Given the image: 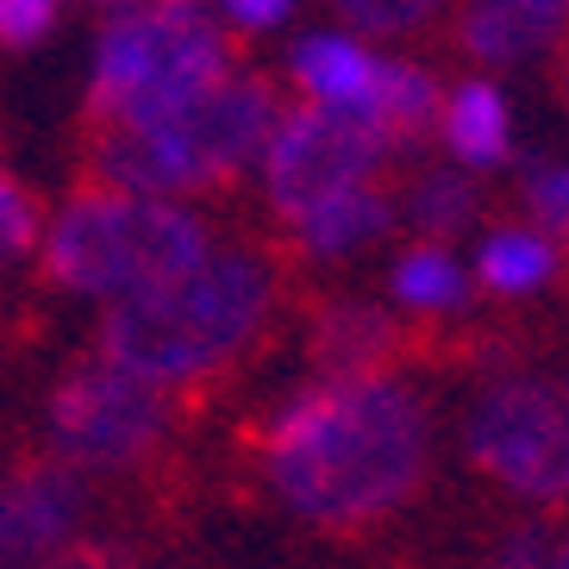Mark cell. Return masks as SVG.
<instances>
[{
	"label": "cell",
	"mask_w": 569,
	"mask_h": 569,
	"mask_svg": "<svg viewBox=\"0 0 569 569\" xmlns=\"http://www.w3.org/2000/svg\"><path fill=\"white\" fill-rule=\"evenodd\" d=\"M51 438L76 469H126L169 438V395L107 357H88L57 388Z\"/></svg>",
	"instance_id": "obj_8"
},
{
	"label": "cell",
	"mask_w": 569,
	"mask_h": 569,
	"mask_svg": "<svg viewBox=\"0 0 569 569\" xmlns=\"http://www.w3.org/2000/svg\"><path fill=\"white\" fill-rule=\"evenodd\" d=\"M388 295L407 313H457L469 301V269L445 244H413V251H401L395 269H388Z\"/></svg>",
	"instance_id": "obj_17"
},
{
	"label": "cell",
	"mask_w": 569,
	"mask_h": 569,
	"mask_svg": "<svg viewBox=\"0 0 569 569\" xmlns=\"http://www.w3.org/2000/svg\"><path fill=\"white\" fill-rule=\"evenodd\" d=\"M388 226H395V201L382 188H351V194H332V201H319L313 213L295 219V244L313 263H338V257L376 244Z\"/></svg>",
	"instance_id": "obj_13"
},
{
	"label": "cell",
	"mask_w": 569,
	"mask_h": 569,
	"mask_svg": "<svg viewBox=\"0 0 569 569\" xmlns=\"http://www.w3.org/2000/svg\"><path fill=\"white\" fill-rule=\"evenodd\" d=\"M38 251H44V276L57 288L119 307L132 295H151V288L188 276V269H201L219 244L201 207L88 188L44 226Z\"/></svg>",
	"instance_id": "obj_4"
},
{
	"label": "cell",
	"mask_w": 569,
	"mask_h": 569,
	"mask_svg": "<svg viewBox=\"0 0 569 569\" xmlns=\"http://www.w3.org/2000/svg\"><path fill=\"white\" fill-rule=\"evenodd\" d=\"M463 451L519 501H569V376L513 369L482 382L463 413Z\"/></svg>",
	"instance_id": "obj_6"
},
{
	"label": "cell",
	"mask_w": 569,
	"mask_h": 569,
	"mask_svg": "<svg viewBox=\"0 0 569 569\" xmlns=\"http://www.w3.org/2000/svg\"><path fill=\"white\" fill-rule=\"evenodd\" d=\"M376 63L357 32H307L288 51V76L313 107H338V113H363L369 119V94H376Z\"/></svg>",
	"instance_id": "obj_10"
},
{
	"label": "cell",
	"mask_w": 569,
	"mask_h": 569,
	"mask_svg": "<svg viewBox=\"0 0 569 569\" xmlns=\"http://www.w3.org/2000/svg\"><path fill=\"white\" fill-rule=\"evenodd\" d=\"M519 7H532V13H545L551 26H563V19H569V0H519Z\"/></svg>",
	"instance_id": "obj_25"
},
{
	"label": "cell",
	"mask_w": 569,
	"mask_h": 569,
	"mask_svg": "<svg viewBox=\"0 0 569 569\" xmlns=\"http://www.w3.org/2000/svg\"><path fill=\"white\" fill-rule=\"evenodd\" d=\"M282 119V94L263 76L232 69L226 82L151 132H101L94 144V182L113 194L144 201H182L201 188H226L232 176L263 163V144Z\"/></svg>",
	"instance_id": "obj_5"
},
{
	"label": "cell",
	"mask_w": 569,
	"mask_h": 569,
	"mask_svg": "<svg viewBox=\"0 0 569 569\" xmlns=\"http://www.w3.org/2000/svg\"><path fill=\"white\" fill-rule=\"evenodd\" d=\"M269 313H276V269L263 251L232 244L151 295L107 307L101 357L169 395L238 363L263 338Z\"/></svg>",
	"instance_id": "obj_2"
},
{
	"label": "cell",
	"mask_w": 569,
	"mask_h": 569,
	"mask_svg": "<svg viewBox=\"0 0 569 569\" xmlns=\"http://www.w3.org/2000/svg\"><path fill=\"white\" fill-rule=\"evenodd\" d=\"M557 276V244L538 226H501V232L482 238L476 251V282L501 301H519V295H538V288Z\"/></svg>",
	"instance_id": "obj_16"
},
{
	"label": "cell",
	"mask_w": 569,
	"mask_h": 569,
	"mask_svg": "<svg viewBox=\"0 0 569 569\" xmlns=\"http://www.w3.org/2000/svg\"><path fill=\"white\" fill-rule=\"evenodd\" d=\"M551 569H569V532L557 538V557H551Z\"/></svg>",
	"instance_id": "obj_26"
},
{
	"label": "cell",
	"mask_w": 569,
	"mask_h": 569,
	"mask_svg": "<svg viewBox=\"0 0 569 569\" xmlns=\"http://www.w3.org/2000/svg\"><path fill=\"white\" fill-rule=\"evenodd\" d=\"M232 69L226 26L207 0H144L101 19L88 113L101 119V132H151L207 101Z\"/></svg>",
	"instance_id": "obj_3"
},
{
	"label": "cell",
	"mask_w": 569,
	"mask_h": 569,
	"mask_svg": "<svg viewBox=\"0 0 569 569\" xmlns=\"http://www.w3.org/2000/svg\"><path fill=\"white\" fill-rule=\"evenodd\" d=\"M295 7L301 0H213V13L226 26H238V32H276V26H288Z\"/></svg>",
	"instance_id": "obj_24"
},
{
	"label": "cell",
	"mask_w": 569,
	"mask_h": 569,
	"mask_svg": "<svg viewBox=\"0 0 569 569\" xmlns=\"http://www.w3.org/2000/svg\"><path fill=\"white\" fill-rule=\"evenodd\" d=\"M557 557V538L545 526H513L501 538V551H495V569H551Z\"/></svg>",
	"instance_id": "obj_23"
},
{
	"label": "cell",
	"mask_w": 569,
	"mask_h": 569,
	"mask_svg": "<svg viewBox=\"0 0 569 569\" xmlns=\"http://www.w3.org/2000/svg\"><path fill=\"white\" fill-rule=\"evenodd\" d=\"M563 101H569V63H563Z\"/></svg>",
	"instance_id": "obj_27"
},
{
	"label": "cell",
	"mask_w": 569,
	"mask_h": 569,
	"mask_svg": "<svg viewBox=\"0 0 569 569\" xmlns=\"http://www.w3.org/2000/svg\"><path fill=\"white\" fill-rule=\"evenodd\" d=\"M38 244V213L32 201H26V188L7 176V163H0V269L19 263V257Z\"/></svg>",
	"instance_id": "obj_21"
},
{
	"label": "cell",
	"mask_w": 569,
	"mask_h": 569,
	"mask_svg": "<svg viewBox=\"0 0 569 569\" xmlns=\"http://www.w3.org/2000/svg\"><path fill=\"white\" fill-rule=\"evenodd\" d=\"M51 19H57V0H0V44L26 51V44L51 32Z\"/></svg>",
	"instance_id": "obj_22"
},
{
	"label": "cell",
	"mask_w": 569,
	"mask_h": 569,
	"mask_svg": "<svg viewBox=\"0 0 569 569\" xmlns=\"http://www.w3.org/2000/svg\"><path fill=\"white\" fill-rule=\"evenodd\" d=\"M482 207V188L476 176L457 163L445 169H419L413 188H407V219H413L426 238H451V232H469V219Z\"/></svg>",
	"instance_id": "obj_18"
},
{
	"label": "cell",
	"mask_w": 569,
	"mask_h": 569,
	"mask_svg": "<svg viewBox=\"0 0 569 569\" xmlns=\"http://www.w3.org/2000/svg\"><path fill=\"white\" fill-rule=\"evenodd\" d=\"M445 113V88H438L432 69L401 63V57H382L376 63V94H369V119L388 132V144L401 151L407 138H419L426 126H438Z\"/></svg>",
	"instance_id": "obj_15"
},
{
	"label": "cell",
	"mask_w": 569,
	"mask_h": 569,
	"mask_svg": "<svg viewBox=\"0 0 569 569\" xmlns=\"http://www.w3.org/2000/svg\"><path fill=\"white\" fill-rule=\"evenodd\" d=\"M88 519V476L76 463H38L0 488V569H44Z\"/></svg>",
	"instance_id": "obj_9"
},
{
	"label": "cell",
	"mask_w": 569,
	"mask_h": 569,
	"mask_svg": "<svg viewBox=\"0 0 569 569\" xmlns=\"http://www.w3.org/2000/svg\"><path fill=\"white\" fill-rule=\"evenodd\" d=\"M526 213L551 244H569V163H538L526 176Z\"/></svg>",
	"instance_id": "obj_20"
},
{
	"label": "cell",
	"mask_w": 569,
	"mask_h": 569,
	"mask_svg": "<svg viewBox=\"0 0 569 569\" xmlns=\"http://www.w3.org/2000/svg\"><path fill=\"white\" fill-rule=\"evenodd\" d=\"M432 463V419L395 376H319L276 407L263 476L313 526H369L395 513Z\"/></svg>",
	"instance_id": "obj_1"
},
{
	"label": "cell",
	"mask_w": 569,
	"mask_h": 569,
	"mask_svg": "<svg viewBox=\"0 0 569 569\" xmlns=\"http://www.w3.org/2000/svg\"><path fill=\"white\" fill-rule=\"evenodd\" d=\"M345 26L357 32H382V38H401V32H419V26H432L445 7L457 0H326Z\"/></svg>",
	"instance_id": "obj_19"
},
{
	"label": "cell",
	"mask_w": 569,
	"mask_h": 569,
	"mask_svg": "<svg viewBox=\"0 0 569 569\" xmlns=\"http://www.w3.org/2000/svg\"><path fill=\"white\" fill-rule=\"evenodd\" d=\"M438 132L451 144L457 169H501L513 157V113H507V94L482 76H469L445 94V113H438Z\"/></svg>",
	"instance_id": "obj_11"
},
{
	"label": "cell",
	"mask_w": 569,
	"mask_h": 569,
	"mask_svg": "<svg viewBox=\"0 0 569 569\" xmlns=\"http://www.w3.org/2000/svg\"><path fill=\"white\" fill-rule=\"evenodd\" d=\"M395 144L376 119L363 113H338V107H282L276 132L263 144V194L269 207L295 226L301 213H313L319 201L332 194H351V188H376V176L388 169Z\"/></svg>",
	"instance_id": "obj_7"
},
{
	"label": "cell",
	"mask_w": 569,
	"mask_h": 569,
	"mask_svg": "<svg viewBox=\"0 0 569 569\" xmlns=\"http://www.w3.org/2000/svg\"><path fill=\"white\" fill-rule=\"evenodd\" d=\"M395 357V319L369 301H338L313 319V363L319 376H382Z\"/></svg>",
	"instance_id": "obj_12"
},
{
	"label": "cell",
	"mask_w": 569,
	"mask_h": 569,
	"mask_svg": "<svg viewBox=\"0 0 569 569\" xmlns=\"http://www.w3.org/2000/svg\"><path fill=\"white\" fill-rule=\"evenodd\" d=\"M563 26H551L545 13L519 7V0H469L463 19H457V44L482 69H513L526 57H538Z\"/></svg>",
	"instance_id": "obj_14"
}]
</instances>
